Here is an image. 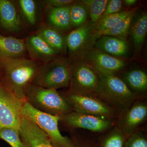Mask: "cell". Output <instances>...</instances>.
Returning a JSON list of instances; mask_svg holds the SVG:
<instances>
[{
	"instance_id": "obj_17",
	"label": "cell",
	"mask_w": 147,
	"mask_h": 147,
	"mask_svg": "<svg viewBox=\"0 0 147 147\" xmlns=\"http://www.w3.org/2000/svg\"><path fill=\"white\" fill-rule=\"evenodd\" d=\"M96 49L113 57L126 56L128 52V45L125 40L115 37L99 36L95 43Z\"/></svg>"
},
{
	"instance_id": "obj_30",
	"label": "cell",
	"mask_w": 147,
	"mask_h": 147,
	"mask_svg": "<svg viewBox=\"0 0 147 147\" xmlns=\"http://www.w3.org/2000/svg\"><path fill=\"white\" fill-rule=\"evenodd\" d=\"M122 7L123 1L121 0L108 1L105 10L100 19L108 15L120 12L122 11Z\"/></svg>"
},
{
	"instance_id": "obj_24",
	"label": "cell",
	"mask_w": 147,
	"mask_h": 147,
	"mask_svg": "<svg viewBox=\"0 0 147 147\" xmlns=\"http://www.w3.org/2000/svg\"><path fill=\"white\" fill-rule=\"evenodd\" d=\"M133 9L122 11L118 13L105 16L95 24V29L97 31H101L111 28L126 18Z\"/></svg>"
},
{
	"instance_id": "obj_5",
	"label": "cell",
	"mask_w": 147,
	"mask_h": 147,
	"mask_svg": "<svg viewBox=\"0 0 147 147\" xmlns=\"http://www.w3.org/2000/svg\"><path fill=\"white\" fill-rule=\"evenodd\" d=\"M70 64L65 59H55L40 67L32 84L57 90L69 86Z\"/></svg>"
},
{
	"instance_id": "obj_20",
	"label": "cell",
	"mask_w": 147,
	"mask_h": 147,
	"mask_svg": "<svg viewBox=\"0 0 147 147\" xmlns=\"http://www.w3.org/2000/svg\"><path fill=\"white\" fill-rule=\"evenodd\" d=\"M70 6L58 8L50 7L47 20L51 27L58 30L67 31L71 29Z\"/></svg>"
},
{
	"instance_id": "obj_25",
	"label": "cell",
	"mask_w": 147,
	"mask_h": 147,
	"mask_svg": "<svg viewBox=\"0 0 147 147\" xmlns=\"http://www.w3.org/2000/svg\"><path fill=\"white\" fill-rule=\"evenodd\" d=\"M88 11L82 2H75L70 6V18L71 26L77 28L86 23Z\"/></svg>"
},
{
	"instance_id": "obj_27",
	"label": "cell",
	"mask_w": 147,
	"mask_h": 147,
	"mask_svg": "<svg viewBox=\"0 0 147 147\" xmlns=\"http://www.w3.org/2000/svg\"><path fill=\"white\" fill-rule=\"evenodd\" d=\"M0 139L11 147H26L20 137V130L11 127H0Z\"/></svg>"
},
{
	"instance_id": "obj_32",
	"label": "cell",
	"mask_w": 147,
	"mask_h": 147,
	"mask_svg": "<svg viewBox=\"0 0 147 147\" xmlns=\"http://www.w3.org/2000/svg\"><path fill=\"white\" fill-rule=\"evenodd\" d=\"M137 1L136 0H125L123 1V3L125 6L131 7L136 4Z\"/></svg>"
},
{
	"instance_id": "obj_11",
	"label": "cell",
	"mask_w": 147,
	"mask_h": 147,
	"mask_svg": "<svg viewBox=\"0 0 147 147\" xmlns=\"http://www.w3.org/2000/svg\"><path fill=\"white\" fill-rule=\"evenodd\" d=\"M147 119V100L138 99L119 118L115 125L128 137L143 127Z\"/></svg>"
},
{
	"instance_id": "obj_29",
	"label": "cell",
	"mask_w": 147,
	"mask_h": 147,
	"mask_svg": "<svg viewBox=\"0 0 147 147\" xmlns=\"http://www.w3.org/2000/svg\"><path fill=\"white\" fill-rule=\"evenodd\" d=\"M20 7L24 16L32 25L36 22V7L33 0H20L18 1Z\"/></svg>"
},
{
	"instance_id": "obj_7",
	"label": "cell",
	"mask_w": 147,
	"mask_h": 147,
	"mask_svg": "<svg viewBox=\"0 0 147 147\" xmlns=\"http://www.w3.org/2000/svg\"><path fill=\"white\" fill-rule=\"evenodd\" d=\"M69 90L74 94L94 95L98 77L94 69L82 60L74 61L70 65Z\"/></svg>"
},
{
	"instance_id": "obj_12",
	"label": "cell",
	"mask_w": 147,
	"mask_h": 147,
	"mask_svg": "<svg viewBox=\"0 0 147 147\" xmlns=\"http://www.w3.org/2000/svg\"><path fill=\"white\" fill-rule=\"evenodd\" d=\"M84 59L95 70L115 75L125 66V63L121 59L97 49H92L81 60Z\"/></svg>"
},
{
	"instance_id": "obj_14",
	"label": "cell",
	"mask_w": 147,
	"mask_h": 147,
	"mask_svg": "<svg viewBox=\"0 0 147 147\" xmlns=\"http://www.w3.org/2000/svg\"><path fill=\"white\" fill-rule=\"evenodd\" d=\"M27 49L32 58L48 62L55 59L58 53L44 39L36 33L27 38Z\"/></svg>"
},
{
	"instance_id": "obj_15",
	"label": "cell",
	"mask_w": 147,
	"mask_h": 147,
	"mask_svg": "<svg viewBox=\"0 0 147 147\" xmlns=\"http://www.w3.org/2000/svg\"><path fill=\"white\" fill-rule=\"evenodd\" d=\"M0 24L9 32H17L21 28V21L16 7L10 1L0 0Z\"/></svg>"
},
{
	"instance_id": "obj_28",
	"label": "cell",
	"mask_w": 147,
	"mask_h": 147,
	"mask_svg": "<svg viewBox=\"0 0 147 147\" xmlns=\"http://www.w3.org/2000/svg\"><path fill=\"white\" fill-rule=\"evenodd\" d=\"M124 147H147V134L142 127L127 138Z\"/></svg>"
},
{
	"instance_id": "obj_1",
	"label": "cell",
	"mask_w": 147,
	"mask_h": 147,
	"mask_svg": "<svg viewBox=\"0 0 147 147\" xmlns=\"http://www.w3.org/2000/svg\"><path fill=\"white\" fill-rule=\"evenodd\" d=\"M3 88L17 98L26 100L29 87L39 67L34 61L24 58H11L0 55Z\"/></svg>"
},
{
	"instance_id": "obj_26",
	"label": "cell",
	"mask_w": 147,
	"mask_h": 147,
	"mask_svg": "<svg viewBox=\"0 0 147 147\" xmlns=\"http://www.w3.org/2000/svg\"><path fill=\"white\" fill-rule=\"evenodd\" d=\"M108 0H83L86 7L91 22L96 24L100 20L105 10Z\"/></svg>"
},
{
	"instance_id": "obj_18",
	"label": "cell",
	"mask_w": 147,
	"mask_h": 147,
	"mask_svg": "<svg viewBox=\"0 0 147 147\" xmlns=\"http://www.w3.org/2000/svg\"><path fill=\"white\" fill-rule=\"evenodd\" d=\"M27 50L23 40L0 34V55L11 58H22Z\"/></svg>"
},
{
	"instance_id": "obj_31",
	"label": "cell",
	"mask_w": 147,
	"mask_h": 147,
	"mask_svg": "<svg viewBox=\"0 0 147 147\" xmlns=\"http://www.w3.org/2000/svg\"><path fill=\"white\" fill-rule=\"evenodd\" d=\"M47 5L52 7H63L69 6L76 1L72 0H47L45 1Z\"/></svg>"
},
{
	"instance_id": "obj_22",
	"label": "cell",
	"mask_w": 147,
	"mask_h": 147,
	"mask_svg": "<svg viewBox=\"0 0 147 147\" xmlns=\"http://www.w3.org/2000/svg\"><path fill=\"white\" fill-rule=\"evenodd\" d=\"M118 127L115 125L110 130L97 137V147H124L127 138Z\"/></svg>"
},
{
	"instance_id": "obj_13",
	"label": "cell",
	"mask_w": 147,
	"mask_h": 147,
	"mask_svg": "<svg viewBox=\"0 0 147 147\" xmlns=\"http://www.w3.org/2000/svg\"><path fill=\"white\" fill-rule=\"evenodd\" d=\"M19 130L21 140L26 147H54L47 135L36 125L25 118Z\"/></svg>"
},
{
	"instance_id": "obj_9",
	"label": "cell",
	"mask_w": 147,
	"mask_h": 147,
	"mask_svg": "<svg viewBox=\"0 0 147 147\" xmlns=\"http://www.w3.org/2000/svg\"><path fill=\"white\" fill-rule=\"evenodd\" d=\"M69 129H82L93 133L103 134L115 125L116 122L72 111L59 117V121Z\"/></svg>"
},
{
	"instance_id": "obj_23",
	"label": "cell",
	"mask_w": 147,
	"mask_h": 147,
	"mask_svg": "<svg viewBox=\"0 0 147 147\" xmlns=\"http://www.w3.org/2000/svg\"><path fill=\"white\" fill-rule=\"evenodd\" d=\"M136 11V9H134L133 11L126 18L122 20L111 28L101 31L96 30L97 35L99 37L102 36L115 37L125 41L129 32V31L130 25L135 15Z\"/></svg>"
},
{
	"instance_id": "obj_6",
	"label": "cell",
	"mask_w": 147,
	"mask_h": 147,
	"mask_svg": "<svg viewBox=\"0 0 147 147\" xmlns=\"http://www.w3.org/2000/svg\"><path fill=\"white\" fill-rule=\"evenodd\" d=\"M72 111L116 122L119 116L94 95L60 93Z\"/></svg>"
},
{
	"instance_id": "obj_4",
	"label": "cell",
	"mask_w": 147,
	"mask_h": 147,
	"mask_svg": "<svg viewBox=\"0 0 147 147\" xmlns=\"http://www.w3.org/2000/svg\"><path fill=\"white\" fill-rule=\"evenodd\" d=\"M26 100L33 108L48 115L60 116L72 110L61 95L53 89H46L32 84Z\"/></svg>"
},
{
	"instance_id": "obj_10",
	"label": "cell",
	"mask_w": 147,
	"mask_h": 147,
	"mask_svg": "<svg viewBox=\"0 0 147 147\" xmlns=\"http://www.w3.org/2000/svg\"><path fill=\"white\" fill-rule=\"evenodd\" d=\"M24 101L0 86V127L20 129L24 117L22 110Z\"/></svg>"
},
{
	"instance_id": "obj_2",
	"label": "cell",
	"mask_w": 147,
	"mask_h": 147,
	"mask_svg": "<svg viewBox=\"0 0 147 147\" xmlns=\"http://www.w3.org/2000/svg\"><path fill=\"white\" fill-rule=\"evenodd\" d=\"M94 70L98 77L94 95L113 109L119 117L136 100L140 99L130 91L121 78L112 74Z\"/></svg>"
},
{
	"instance_id": "obj_33",
	"label": "cell",
	"mask_w": 147,
	"mask_h": 147,
	"mask_svg": "<svg viewBox=\"0 0 147 147\" xmlns=\"http://www.w3.org/2000/svg\"><path fill=\"white\" fill-rule=\"evenodd\" d=\"M1 84H0V86H1Z\"/></svg>"
},
{
	"instance_id": "obj_19",
	"label": "cell",
	"mask_w": 147,
	"mask_h": 147,
	"mask_svg": "<svg viewBox=\"0 0 147 147\" xmlns=\"http://www.w3.org/2000/svg\"><path fill=\"white\" fill-rule=\"evenodd\" d=\"M135 16V15H134ZM135 49L141 50L144 42L147 32V14L143 11L133 18L129 31Z\"/></svg>"
},
{
	"instance_id": "obj_3",
	"label": "cell",
	"mask_w": 147,
	"mask_h": 147,
	"mask_svg": "<svg viewBox=\"0 0 147 147\" xmlns=\"http://www.w3.org/2000/svg\"><path fill=\"white\" fill-rule=\"evenodd\" d=\"M23 117L36 125L47 135L54 147H85L84 133L70 130V138L64 137L59 128V117L48 115L36 110L25 100L22 106Z\"/></svg>"
},
{
	"instance_id": "obj_21",
	"label": "cell",
	"mask_w": 147,
	"mask_h": 147,
	"mask_svg": "<svg viewBox=\"0 0 147 147\" xmlns=\"http://www.w3.org/2000/svg\"><path fill=\"white\" fill-rule=\"evenodd\" d=\"M59 54L65 52L66 38L57 29L51 27L42 26L37 33Z\"/></svg>"
},
{
	"instance_id": "obj_16",
	"label": "cell",
	"mask_w": 147,
	"mask_h": 147,
	"mask_svg": "<svg viewBox=\"0 0 147 147\" xmlns=\"http://www.w3.org/2000/svg\"><path fill=\"white\" fill-rule=\"evenodd\" d=\"M121 79L139 99H146L147 74L145 71L141 69L130 70L125 74L123 79Z\"/></svg>"
},
{
	"instance_id": "obj_8",
	"label": "cell",
	"mask_w": 147,
	"mask_h": 147,
	"mask_svg": "<svg viewBox=\"0 0 147 147\" xmlns=\"http://www.w3.org/2000/svg\"><path fill=\"white\" fill-rule=\"evenodd\" d=\"M99 37L95 24L86 23L69 33L66 37L67 46L70 57L74 61L81 60L90 50Z\"/></svg>"
}]
</instances>
